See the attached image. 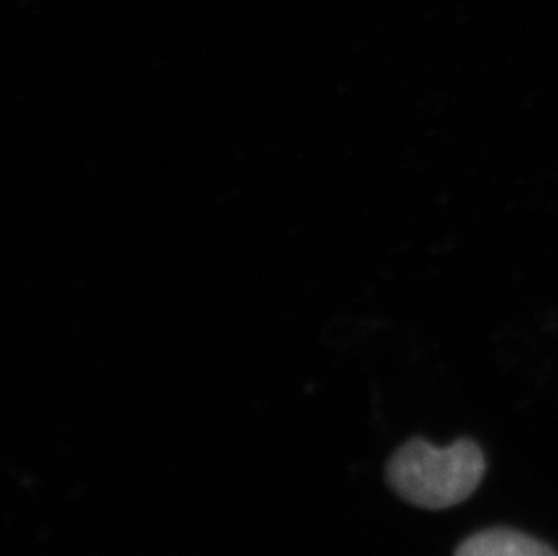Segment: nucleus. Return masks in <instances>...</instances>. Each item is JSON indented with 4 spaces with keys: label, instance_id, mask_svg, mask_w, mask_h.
<instances>
[{
    "label": "nucleus",
    "instance_id": "2",
    "mask_svg": "<svg viewBox=\"0 0 558 556\" xmlns=\"http://www.w3.org/2000/svg\"><path fill=\"white\" fill-rule=\"evenodd\" d=\"M453 556H558L554 547L511 528H488L464 539Z\"/></svg>",
    "mask_w": 558,
    "mask_h": 556
},
{
    "label": "nucleus",
    "instance_id": "1",
    "mask_svg": "<svg viewBox=\"0 0 558 556\" xmlns=\"http://www.w3.org/2000/svg\"><path fill=\"white\" fill-rule=\"evenodd\" d=\"M485 473V454L469 437L442 448L416 437L390 457L387 483L405 503L436 511L469 500Z\"/></svg>",
    "mask_w": 558,
    "mask_h": 556
}]
</instances>
